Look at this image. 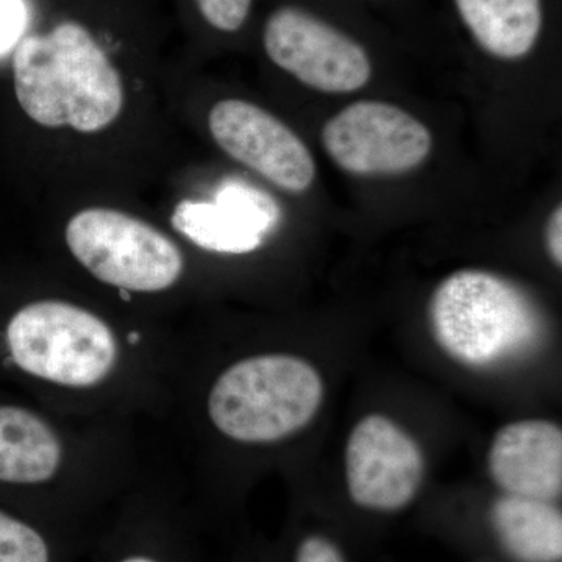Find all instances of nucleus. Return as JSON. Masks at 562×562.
<instances>
[{"label": "nucleus", "mask_w": 562, "mask_h": 562, "mask_svg": "<svg viewBox=\"0 0 562 562\" xmlns=\"http://www.w3.org/2000/svg\"><path fill=\"white\" fill-rule=\"evenodd\" d=\"M13 79L21 109L47 128L101 132L124 106L120 72L94 36L72 21L21 40Z\"/></svg>", "instance_id": "obj_1"}, {"label": "nucleus", "mask_w": 562, "mask_h": 562, "mask_svg": "<svg viewBox=\"0 0 562 562\" xmlns=\"http://www.w3.org/2000/svg\"><path fill=\"white\" fill-rule=\"evenodd\" d=\"M61 460L60 438L46 420L20 406H0V482H50Z\"/></svg>", "instance_id": "obj_12"}, {"label": "nucleus", "mask_w": 562, "mask_h": 562, "mask_svg": "<svg viewBox=\"0 0 562 562\" xmlns=\"http://www.w3.org/2000/svg\"><path fill=\"white\" fill-rule=\"evenodd\" d=\"M109 562H173L168 554L160 552L155 546L144 543H132L122 547L120 552L114 554Z\"/></svg>", "instance_id": "obj_19"}, {"label": "nucleus", "mask_w": 562, "mask_h": 562, "mask_svg": "<svg viewBox=\"0 0 562 562\" xmlns=\"http://www.w3.org/2000/svg\"><path fill=\"white\" fill-rule=\"evenodd\" d=\"M322 144L328 157L353 176H398L427 160L432 138L405 110L386 102L361 101L324 125Z\"/></svg>", "instance_id": "obj_6"}, {"label": "nucleus", "mask_w": 562, "mask_h": 562, "mask_svg": "<svg viewBox=\"0 0 562 562\" xmlns=\"http://www.w3.org/2000/svg\"><path fill=\"white\" fill-rule=\"evenodd\" d=\"M422 476L420 447L395 422L369 414L355 425L346 447L347 490L355 505L401 512L419 492Z\"/></svg>", "instance_id": "obj_8"}, {"label": "nucleus", "mask_w": 562, "mask_h": 562, "mask_svg": "<svg viewBox=\"0 0 562 562\" xmlns=\"http://www.w3.org/2000/svg\"><path fill=\"white\" fill-rule=\"evenodd\" d=\"M547 247L550 258L558 268L562 266V209L561 205L553 211L547 224Z\"/></svg>", "instance_id": "obj_20"}, {"label": "nucleus", "mask_w": 562, "mask_h": 562, "mask_svg": "<svg viewBox=\"0 0 562 562\" xmlns=\"http://www.w3.org/2000/svg\"><path fill=\"white\" fill-rule=\"evenodd\" d=\"M66 243L91 276L120 290H169L183 272V255L176 243L121 211H80L66 227Z\"/></svg>", "instance_id": "obj_5"}, {"label": "nucleus", "mask_w": 562, "mask_h": 562, "mask_svg": "<svg viewBox=\"0 0 562 562\" xmlns=\"http://www.w3.org/2000/svg\"><path fill=\"white\" fill-rule=\"evenodd\" d=\"M171 222L195 246L217 254H250L266 238L241 214L216 202H180Z\"/></svg>", "instance_id": "obj_14"}, {"label": "nucleus", "mask_w": 562, "mask_h": 562, "mask_svg": "<svg viewBox=\"0 0 562 562\" xmlns=\"http://www.w3.org/2000/svg\"><path fill=\"white\" fill-rule=\"evenodd\" d=\"M324 397L319 372L302 358L269 353L222 372L209 395V416L222 435L243 443H271L312 422Z\"/></svg>", "instance_id": "obj_3"}, {"label": "nucleus", "mask_w": 562, "mask_h": 562, "mask_svg": "<svg viewBox=\"0 0 562 562\" xmlns=\"http://www.w3.org/2000/svg\"><path fill=\"white\" fill-rule=\"evenodd\" d=\"M490 519L514 562H561L562 514L553 502L505 494L492 503Z\"/></svg>", "instance_id": "obj_11"}, {"label": "nucleus", "mask_w": 562, "mask_h": 562, "mask_svg": "<svg viewBox=\"0 0 562 562\" xmlns=\"http://www.w3.org/2000/svg\"><path fill=\"white\" fill-rule=\"evenodd\" d=\"M428 317L436 342L471 368H492L538 346L543 321L530 295L497 273L464 269L432 292Z\"/></svg>", "instance_id": "obj_2"}, {"label": "nucleus", "mask_w": 562, "mask_h": 562, "mask_svg": "<svg viewBox=\"0 0 562 562\" xmlns=\"http://www.w3.org/2000/svg\"><path fill=\"white\" fill-rule=\"evenodd\" d=\"M454 3L476 43L502 60H517L530 54L541 33V0H454Z\"/></svg>", "instance_id": "obj_13"}, {"label": "nucleus", "mask_w": 562, "mask_h": 562, "mask_svg": "<svg viewBox=\"0 0 562 562\" xmlns=\"http://www.w3.org/2000/svg\"><path fill=\"white\" fill-rule=\"evenodd\" d=\"M21 31V10L16 0H0V47H7Z\"/></svg>", "instance_id": "obj_18"}, {"label": "nucleus", "mask_w": 562, "mask_h": 562, "mask_svg": "<svg viewBox=\"0 0 562 562\" xmlns=\"http://www.w3.org/2000/svg\"><path fill=\"white\" fill-rule=\"evenodd\" d=\"M265 49L279 68L313 90L347 94L371 80V60L357 41L295 7L273 11Z\"/></svg>", "instance_id": "obj_7"}, {"label": "nucleus", "mask_w": 562, "mask_h": 562, "mask_svg": "<svg viewBox=\"0 0 562 562\" xmlns=\"http://www.w3.org/2000/svg\"><path fill=\"white\" fill-rule=\"evenodd\" d=\"M7 346L21 371L68 387L102 383L120 357L116 336L105 321L58 301L31 303L14 314Z\"/></svg>", "instance_id": "obj_4"}, {"label": "nucleus", "mask_w": 562, "mask_h": 562, "mask_svg": "<svg viewBox=\"0 0 562 562\" xmlns=\"http://www.w3.org/2000/svg\"><path fill=\"white\" fill-rule=\"evenodd\" d=\"M202 16L222 32H236L243 27L251 0H195Z\"/></svg>", "instance_id": "obj_16"}, {"label": "nucleus", "mask_w": 562, "mask_h": 562, "mask_svg": "<svg viewBox=\"0 0 562 562\" xmlns=\"http://www.w3.org/2000/svg\"><path fill=\"white\" fill-rule=\"evenodd\" d=\"M294 562H346L341 550L324 536H306L299 543Z\"/></svg>", "instance_id": "obj_17"}, {"label": "nucleus", "mask_w": 562, "mask_h": 562, "mask_svg": "<svg viewBox=\"0 0 562 562\" xmlns=\"http://www.w3.org/2000/svg\"><path fill=\"white\" fill-rule=\"evenodd\" d=\"M487 462L505 494L553 502L562 491V430L549 420L505 425L492 441Z\"/></svg>", "instance_id": "obj_10"}, {"label": "nucleus", "mask_w": 562, "mask_h": 562, "mask_svg": "<svg viewBox=\"0 0 562 562\" xmlns=\"http://www.w3.org/2000/svg\"><path fill=\"white\" fill-rule=\"evenodd\" d=\"M209 127L225 154L281 190L301 194L316 179V162L305 143L254 103L217 102L210 111Z\"/></svg>", "instance_id": "obj_9"}, {"label": "nucleus", "mask_w": 562, "mask_h": 562, "mask_svg": "<svg viewBox=\"0 0 562 562\" xmlns=\"http://www.w3.org/2000/svg\"><path fill=\"white\" fill-rule=\"evenodd\" d=\"M216 203L241 214L262 235H269L280 224L281 210L271 195L244 181H227L216 192Z\"/></svg>", "instance_id": "obj_15"}]
</instances>
